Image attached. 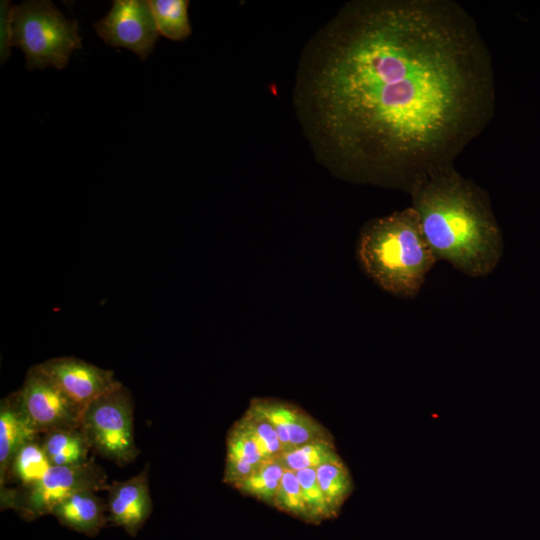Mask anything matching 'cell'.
Wrapping results in <instances>:
<instances>
[{
    "label": "cell",
    "instance_id": "obj_24",
    "mask_svg": "<svg viewBox=\"0 0 540 540\" xmlns=\"http://www.w3.org/2000/svg\"><path fill=\"white\" fill-rule=\"evenodd\" d=\"M9 4L7 1L1 4V60L5 61L9 55V20H10Z\"/></svg>",
    "mask_w": 540,
    "mask_h": 540
},
{
    "label": "cell",
    "instance_id": "obj_9",
    "mask_svg": "<svg viewBox=\"0 0 540 540\" xmlns=\"http://www.w3.org/2000/svg\"><path fill=\"white\" fill-rule=\"evenodd\" d=\"M83 410L95 399L122 385L111 370L75 357H56L36 365Z\"/></svg>",
    "mask_w": 540,
    "mask_h": 540
},
{
    "label": "cell",
    "instance_id": "obj_11",
    "mask_svg": "<svg viewBox=\"0 0 540 540\" xmlns=\"http://www.w3.org/2000/svg\"><path fill=\"white\" fill-rule=\"evenodd\" d=\"M249 407L266 417L274 426L283 454L304 444L331 438L319 422L288 402L273 398H253Z\"/></svg>",
    "mask_w": 540,
    "mask_h": 540
},
{
    "label": "cell",
    "instance_id": "obj_18",
    "mask_svg": "<svg viewBox=\"0 0 540 540\" xmlns=\"http://www.w3.org/2000/svg\"><path fill=\"white\" fill-rule=\"evenodd\" d=\"M149 2L161 35L174 41H182L190 36L189 1L152 0Z\"/></svg>",
    "mask_w": 540,
    "mask_h": 540
},
{
    "label": "cell",
    "instance_id": "obj_4",
    "mask_svg": "<svg viewBox=\"0 0 540 540\" xmlns=\"http://www.w3.org/2000/svg\"><path fill=\"white\" fill-rule=\"evenodd\" d=\"M9 32L10 46L24 52L28 69H63L82 46L77 21L67 19L50 1L12 6Z\"/></svg>",
    "mask_w": 540,
    "mask_h": 540
},
{
    "label": "cell",
    "instance_id": "obj_13",
    "mask_svg": "<svg viewBox=\"0 0 540 540\" xmlns=\"http://www.w3.org/2000/svg\"><path fill=\"white\" fill-rule=\"evenodd\" d=\"M51 515L58 522L89 537L96 536L107 524V503L93 490L75 492L58 503Z\"/></svg>",
    "mask_w": 540,
    "mask_h": 540
},
{
    "label": "cell",
    "instance_id": "obj_23",
    "mask_svg": "<svg viewBox=\"0 0 540 540\" xmlns=\"http://www.w3.org/2000/svg\"><path fill=\"white\" fill-rule=\"evenodd\" d=\"M273 506L300 520L310 523L296 473L285 469Z\"/></svg>",
    "mask_w": 540,
    "mask_h": 540
},
{
    "label": "cell",
    "instance_id": "obj_14",
    "mask_svg": "<svg viewBox=\"0 0 540 540\" xmlns=\"http://www.w3.org/2000/svg\"><path fill=\"white\" fill-rule=\"evenodd\" d=\"M226 465L223 482L235 486L252 474L267 460L260 452L254 438L240 421L228 431Z\"/></svg>",
    "mask_w": 540,
    "mask_h": 540
},
{
    "label": "cell",
    "instance_id": "obj_20",
    "mask_svg": "<svg viewBox=\"0 0 540 540\" xmlns=\"http://www.w3.org/2000/svg\"><path fill=\"white\" fill-rule=\"evenodd\" d=\"M279 460L286 469L297 472L303 469H317L324 464L342 459L332 439L327 438L304 444L283 454Z\"/></svg>",
    "mask_w": 540,
    "mask_h": 540
},
{
    "label": "cell",
    "instance_id": "obj_6",
    "mask_svg": "<svg viewBox=\"0 0 540 540\" xmlns=\"http://www.w3.org/2000/svg\"><path fill=\"white\" fill-rule=\"evenodd\" d=\"M104 469L90 457L73 466H51L43 478L26 489H6L1 494V509L11 508L27 521L52 513L54 507L71 494L82 490L106 489Z\"/></svg>",
    "mask_w": 540,
    "mask_h": 540
},
{
    "label": "cell",
    "instance_id": "obj_2",
    "mask_svg": "<svg viewBox=\"0 0 540 540\" xmlns=\"http://www.w3.org/2000/svg\"><path fill=\"white\" fill-rule=\"evenodd\" d=\"M409 193L437 261L471 277H485L496 268L502 234L483 189L449 165L418 179Z\"/></svg>",
    "mask_w": 540,
    "mask_h": 540
},
{
    "label": "cell",
    "instance_id": "obj_19",
    "mask_svg": "<svg viewBox=\"0 0 540 540\" xmlns=\"http://www.w3.org/2000/svg\"><path fill=\"white\" fill-rule=\"evenodd\" d=\"M319 486L334 517L353 490L349 469L343 460L324 464L316 469Z\"/></svg>",
    "mask_w": 540,
    "mask_h": 540
},
{
    "label": "cell",
    "instance_id": "obj_3",
    "mask_svg": "<svg viewBox=\"0 0 540 540\" xmlns=\"http://www.w3.org/2000/svg\"><path fill=\"white\" fill-rule=\"evenodd\" d=\"M357 255L364 272L382 290L400 298L417 296L437 262L411 206L367 222Z\"/></svg>",
    "mask_w": 540,
    "mask_h": 540
},
{
    "label": "cell",
    "instance_id": "obj_12",
    "mask_svg": "<svg viewBox=\"0 0 540 540\" xmlns=\"http://www.w3.org/2000/svg\"><path fill=\"white\" fill-rule=\"evenodd\" d=\"M39 432L29 421L20 398L19 390L0 402V486L10 474L13 459L25 443L39 438Z\"/></svg>",
    "mask_w": 540,
    "mask_h": 540
},
{
    "label": "cell",
    "instance_id": "obj_1",
    "mask_svg": "<svg viewBox=\"0 0 540 540\" xmlns=\"http://www.w3.org/2000/svg\"><path fill=\"white\" fill-rule=\"evenodd\" d=\"M488 47L451 0H355L305 45L293 104L317 159L406 189L453 165L495 111Z\"/></svg>",
    "mask_w": 540,
    "mask_h": 540
},
{
    "label": "cell",
    "instance_id": "obj_10",
    "mask_svg": "<svg viewBox=\"0 0 540 540\" xmlns=\"http://www.w3.org/2000/svg\"><path fill=\"white\" fill-rule=\"evenodd\" d=\"M149 465L137 475L108 484V521L121 527L129 536L135 537L152 513L149 489Z\"/></svg>",
    "mask_w": 540,
    "mask_h": 540
},
{
    "label": "cell",
    "instance_id": "obj_15",
    "mask_svg": "<svg viewBox=\"0 0 540 540\" xmlns=\"http://www.w3.org/2000/svg\"><path fill=\"white\" fill-rule=\"evenodd\" d=\"M41 443L52 466L79 465L90 458V446L81 428L47 432Z\"/></svg>",
    "mask_w": 540,
    "mask_h": 540
},
{
    "label": "cell",
    "instance_id": "obj_5",
    "mask_svg": "<svg viewBox=\"0 0 540 540\" xmlns=\"http://www.w3.org/2000/svg\"><path fill=\"white\" fill-rule=\"evenodd\" d=\"M81 430L90 449L119 466L132 463L140 453L134 437V407L122 384L88 404Z\"/></svg>",
    "mask_w": 540,
    "mask_h": 540
},
{
    "label": "cell",
    "instance_id": "obj_17",
    "mask_svg": "<svg viewBox=\"0 0 540 540\" xmlns=\"http://www.w3.org/2000/svg\"><path fill=\"white\" fill-rule=\"evenodd\" d=\"M285 469L279 459L266 461L234 488L273 506Z\"/></svg>",
    "mask_w": 540,
    "mask_h": 540
},
{
    "label": "cell",
    "instance_id": "obj_8",
    "mask_svg": "<svg viewBox=\"0 0 540 540\" xmlns=\"http://www.w3.org/2000/svg\"><path fill=\"white\" fill-rule=\"evenodd\" d=\"M109 46L127 48L145 60L160 35L149 1L115 0L105 17L93 24Z\"/></svg>",
    "mask_w": 540,
    "mask_h": 540
},
{
    "label": "cell",
    "instance_id": "obj_21",
    "mask_svg": "<svg viewBox=\"0 0 540 540\" xmlns=\"http://www.w3.org/2000/svg\"><path fill=\"white\" fill-rule=\"evenodd\" d=\"M240 421L254 438L260 452L267 460L279 459L283 447L271 422L262 414L248 407Z\"/></svg>",
    "mask_w": 540,
    "mask_h": 540
},
{
    "label": "cell",
    "instance_id": "obj_7",
    "mask_svg": "<svg viewBox=\"0 0 540 540\" xmlns=\"http://www.w3.org/2000/svg\"><path fill=\"white\" fill-rule=\"evenodd\" d=\"M23 409L39 433L81 428L83 409L37 366L19 389Z\"/></svg>",
    "mask_w": 540,
    "mask_h": 540
},
{
    "label": "cell",
    "instance_id": "obj_22",
    "mask_svg": "<svg viewBox=\"0 0 540 540\" xmlns=\"http://www.w3.org/2000/svg\"><path fill=\"white\" fill-rule=\"evenodd\" d=\"M295 473L309 512L310 523L317 524L323 520L334 518L319 486L316 469H303Z\"/></svg>",
    "mask_w": 540,
    "mask_h": 540
},
{
    "label": "cell",
    "instance_id": "obj_16",
    "mask_svg": "<svg viewBox=\"0 0 540 540\" xmlns=\"http://www.w3.org/2000/svg\"><path fill=\"white\" fill-rule=\"evenodd\" d=\"M51 466L41 440L37 438L25 443L17 451L9 476L19 482L17 489H26L39 482Z\"/></svg>",
    "mask_w": 540,
    "mask_h": 540
}]
</instances>
